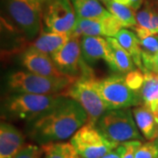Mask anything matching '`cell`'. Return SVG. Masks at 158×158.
<instances>
[{"mask_svg": "<svg viewBox=\"0 0 158 158\" xmlns=\"http://www.w3.org/2000/svg\"><path fill=\"white\" fill-rule=\"evenodd\" d=\"M114 38L128 52V54L131 56L135 64L138 67V69H140L144 72L145 69L141 59V40L136 36L135 33L125 28L121 29L114 36Z\"/></svg>", "mask_w": 158, "mask_h": 158, "instance_id": "cell-16", "label": "cell"}, {"mask_svg": "<svg viewBox=\"0 0 158 158\" xmlns=\"http://www.w3.org/2000/svg\"><path fill=\"white\" fill-rule=\"evenodd\" d=\"M43 150L36 145H27L12 158H40Z\"/></svg>", "mask_w": 158, "mask_h": 158, "instance_id": "cell-26", "label": "cell"}, {"mask_svg": "<svg viewBox=\"0 0 158 158\" xmlns=\"http://www.w3.org/2000/svg\"><path fill=\"white\" fill-rule=\"evenodd\" d=\"M81 48L83 58L87 63H94L103 59L113 70L117 71L113 50L106 38L101 36H83Z\"/></svg>", "mask_w": 158, "mask_h": 158, "instance_id": "cell-12", "label": "cell"}, {"mask_svg": "<svg viewBox=\"0 0 158 158\" xmlns=\"http://www.w3.org/2000/svg\"><path fill=\"white\" fill-rule=\"evenodd\" d=\"M25 137L13 125L2 122L0 126V158H12L24 146Z\"/></svg>", "mask_w": 158, "mask_h": 158, "instance_id": "cell-13", "label": "cell"}, {"mask_svg": "<svg viewBox=\"0 0 158 158\" xmlns=\"http://www.w3.org/2000/svg\"><path fill=\"white\" fill-rule=\"evenodd\" d=\"M87 122L88 115L82 106L64 97L50 111L27 122V134L41 146L67 140Z\"/></svg>", "mask_w": 158, "mask_h": 158, "instance_id": "cell-1", "label": "cell"}, {"mask_svg": "<svg viewBox=\"0 0 158 158\" xmlns=\"http://www.w3.org/2000/svg\"><path fill=\"white\" fill-rule=\"evenodd\" d=\"M114 1L128 6L133 10H139L144 0H114Z\"/></svg>", "mask_w": 158, "mask_h": 158, "instance_id": "cell-29", "label": "cell"}, {"mask_svg": "<svg viewBox=\"0 0 158 158\" xmlns=\"http://www.w3.org/2000/svg\"><path fill=\"white\" fill-rule=\"evenodd\" d=\"M40 0H6V7L12 20L28 39L39 34L42 19Z\"/></svg>", "mask_w": 158, "mask_h": 158, "instance_id": "cell-9", "label": "cell"}, {"mask_svg": "<svg viewBox=\"0 0 158 158\" xmlns=\"http://www.w3.org/2000/svg\"><path fill=\"white\" fill-rule=\"evenodd\" d=\"M21 61L24 67H26L28 71L40 76L57 78L69 76L62 73L58 69L51 56L37 50L32 47L23 54Z\"/></svg>", "mask_w": 158, "mask_h": 158, "instance_id": "cell-11", "label": "cell"}, {"mask_svg": "<svg viewBox=\"0 0 158 158\" xmlns=\"http://www.w3.org/2000/svg\"><path fill=\"white\" fill-rule=\"evenodd\" d=\"M152 72L156 74H158V55L156 60H155V62H154V66H153V70Z\"/></svg>", "mask_w": 158, "mask_h": 158, "instance_id": "cell-32", "label": "cell"}, {"mask_svg": "<svg viewBox=\"0 0 158 158\" xmlns=\"http://www.w3.org/2000/svg\"><path fill=\"white\" fill-rule=\"evenodd\" d=\"M141 50L144 72H152L155 60L158 55V36H148L141 40Z\"/></svg>", "mask_w": 158, "mask_h": 158, "instance_id": "cell-21", "label": "cell"}, {"mask_svg": "<svg viewBox=\"0 0 158 158\" xmlns=\"http://www.w3.org/2000/svg\"><path fill=\"white\" fill-rule=\"evenodd\" d=\"M145 81L140 90V96L144 106H150L152 104L158 102V75L146 71Z\"/></svg>", "mask_w": 158, "mask_h": 158, "instance_id": "cell-22", "label": "cell"}, {"mask_svg": "<svg viewBox=\"0 0 158 158\" xmlns=\"http://www.w3.org/2000/svg\"><path fill=\"white\" fill-rule=\"evenodd\" d=\"M157 75H158V74H157Z\"/></svg>", "mask_w": 158, "mask_h": 158, "instance_id": "cell-37", "label": "cell"}, {"mask_svg": "<svg viewBox=\"0 0 158 158\" xmlns=\"http://www.w3.org/2000/svg\"><path fill=\"white\" fill-rule=\"evenodd\" d=\"M135 158H158V147L155 141L141 144L136 150Z\"/></svg>", "mask_w": 158, "mask_h": 158, "instance_id": "cell-25", "label": "cell"}, {"mask_svg": "<svg viewBox=\"0 0 158 158\" xmlns=\"http://www.w3.org/2000/svg\"><path fill=\"white\" fill-rule=\"evenodd\" d=\"M78 77H48L30 71H16L9 76L8 87L14 93H31L39 95L63 94Z\"/></svg>", "mask_w": 158, "mask_h": 158, "instance_id": "cell-2", "label": "cell"}, {"mask_svg": "<svg viewBox=\"0 0 158 158\" xmlns=\"http://www.w3.org/2000/svg\"><path fill=\"white\" fill-rule=\"evenodd\" d=\"M127 150V146L126 141L119 143L117 147L113 148L112 151L107 153L101 158H122L125 156V154Z\"/></svg>", "mask_w": 158, "mask_h": 158, "instance_id": "cell-27", "label": "cell"}, {"mask_svg": "<svg viewBox=\"0 0 158 158\" xmlns=\"http://www.w3.org/2000/svg\"><path fill=\"white\" fill-rule=\"evenodd\" d=\"M70 36L71 34H69L44 32L33 42L32 48L51 56L59 50L68 41Z\"/></svg>", "mask_w": 158, "mask_h": 158, "instance_id": "cell-15", "label": "cell"}, {"mask_svg": "<svg viewBox=\"0 0 158 158\" xmlns=\"http://www.w3.org/2000/svg\"><path fill=\"white\" fill-rule=\"evenodd\" d=\"M151 27L154 34H158V13L153 11L152 17H151Z\"/></svg>", "mask_w": 158, "mask_h": 158, "instance_id": "cell-30", "label": "cell"}, {"mask_svg": "<svg viewBox=\"0 0 158 158\" xmlns=\"http://www.w3.org/2000/svg\"><path fill=\"white\" fill-rule=\"evenodd\" d=\"M71 2L79 19L99 20L111 14L98 0H71Z\"/></svg>", "mask_w": 158, "mask_h": 158, "instance_id": "cell-17", "label": "cell"}, {"mask_svg": "<svg viewBox=\"0 0 158 158\" xmlns=\"http://www.w3.org/2000/svg\"><path fill=\"white\" fill-rule=\"evenodd\" d=\"M72 34L78 36H104V27L101 19H79Z\"/></svg>", "mask_w": 158, "mask_h": 158, "instance_id": "cell-23", "label": "cell"}, {"mask_svg": "<svg viewBox=\"0 0 158 158\" xmlns=\"http://www.w3.org/2000/svg\"><path fill=\"white\" fill-rule=\"evenodd\" d=\"M96 126L107 139L117 143L142 139L128 108L107 110L98 120Z\"/></svg>", "mask_w": 158, "mask_h": 158, "instance_id": "cell-4", "label": "cell"}, {"mask_svg": "<svg viewBox=\"0 0 158 158\" xmlns=\"http://www.w3.org/2000/svg\"><path fill=\"white\" fill-rule=\"evenodd\" d=\"M148 107H149L151 109V111H152L153 113H154V115H155V117H156V121L158 122V102L154 103V104H152L150 106H148Z\"/></svg>", "mask_w": 158, "mask_h": 158, "instance_id": "cell-31", "label": "cell"}, {"mask_svg": "<svg viewBox=\"0 0 158 158\" xmlns=\"http://www.w3.org/2000/svg\"><path fill=\"white\" fill-rule=\"evenodd\" d=\"M93 78L94 77H80L62 95L78 102L88 115V123L96 125L107 108L94 87Z\"/></svg>", "mask_w": 158, "mask_h": 158, "instance_id": "cell-7", "label": "cell"}, {"mask_svg": "<svg viewBox=\"0 0 158 158\" xmlns=\"http://www.w3.org/2000/svg\"><path fill=\"white\" fill-rule=\"evenodd\" d=\"M127 150L122 158H135L136 150L141 147V142L139 140H133V141H126Z\"/></svg>", "mask_w": 158, "mask_h": 158, "instance_id": "cell-28", "label": "cell"}, {"mask_svg": "<svg viewBox=\"0 0 158 158\" xmlns=\"http://www.w3.org/2000/svg\"><path fill=\"white\" fill-rule=\"evenodd\" d=\"M40 1H41V2L43 3V2H47V1H48V0H40Z\"/></svg>", "mask_w": 158, "mask_h": 158, "instance_id": "cell-34", "label": "cell"}, {"mask_svg": "<svg viewBox=\"0 0 158 158\" xmlns=\"http://www.w3.org/2000/svg\"><path fill=\"white\" fill-rule=\"evenodd\" d=\"M102 2H104V1H106V0H101Z\"/></svg>", "mask_w": 158, "mask_h": 158, "instance_id": "cell-35", "label": "cell"}, {"mask_svg": "<svg viewBox=\"0 0 158 158\" xmlns=\"http://www.w3.org/2000/svg\"><path fill=\"white\" fill-rule=\"evenodd\" d=\"M108 43L112 48L114 58V62L116 66L117 72L128 73L135 69V62L128 52L122 46L114 37H106Z\"/></svg>", "mask_w": 158, "mask_h": 158, "instance_id": "cell-18", "label": "cell"}, {"mask_svg": "<svg viewBox=\"0 0 158 158\" xmlns=\"http://www.w3.org/2000/svg\"><path fill=\"white\" fill-rule=\"evenodd\" d=\"M154 141H156V145H157V147H158V135H157V137L156 138V140H154Z\"/></svg>", "mask_w": 158, "mask_h": 158, "instance_id": "cell-33", "label": "cell"}, {"mask_svg": "<svg viewBox=\"0 0 158 158\" xmlns=\"http://www.w3.org/2000/svg\"><path fill=\"white\" fill-rule=\"evenodd\" d=\"M42 20L47 32L71 34L77 16L71 0H48L42 11Z\"/></svg>", "mask_w": 158, "mask_h": 158, "instance_id": "cell-10", "label": "cell"}, {"mask_svg": "<svg viewBox=\"0 0 158 158\" xmlns=\"http://www.w3.org/2000/svg\"><path fill=\"white\" fill-rule=\"evenodd\" d=\"M80 39V36L71 34L68 41L51 57L62 73L74 77H94L91 69L83 58Z\"/></svg>", "mask_w": 158, "mask_h": 158, "instance_id": "cell-8", "label": "cell"}, {"mask_svg": "<svg viewBox=\"0 0 158 158\" xmlns=\"http://www.w3.org/2000/svg\"><path fill=\"white\" fill-rule=\"evenodd\" d=\"M93 85L107 110L137 106L142 102L140 93L130 89L121 75H113L104 79L94 77Z\"/></svg>", "mask_w": 158, "mask_h": 158, "instance_id": "cell-5", "label": "cell"}, {"mask_svg": "<svg viewBox=\"0 0 158 158\" xmlns=\"http://www.w3.org/2000/svg\"><path fill=\"white\" fill-rule=\"evenodd\" d=\"M44 158H78L76 148L69 142H50L41 145Z\"/></svg>", "mask_w": 158, "mask_h": 158, "instance_id": "cell-20", "label": "cell"}, {"mask_svg": "<svg viewBox=\"0 0 158 158\" xmlns=\"http://www.w3.org/2000/svg\"><path fill=\"white\" fill-rule=\"evenodd\" d=\"M125 81L130 89L140 93V90L145 81V74L140 69H134L127 74L125 77Z\"/></svg>", "mask_w": 158, "mask_h": 158, "instance_id": "cell-24", "label": "cell"}, {"mask_svg": "<svg viewBox=\"0 0 158 158\" xmlns=\"http://www.w3.org/2000/svg\"><path fill=\"white\" fill-rule=\"evenodd\" d=\"M136 125L142 135L148 141H154L158 135V122L151 109L146 106L133 109Z\"/></svg>", "mask_w": 158, "mask_h": 158, "instance_id": "cell-14", "label": "cell"}, {"mask_svg": "<svg viewBox=\"0 0 158 158\" xmlns=\"http://www.w3.org/2000/svg\"><path fill=\"white\" fill-rule=\"evenodd\" d=\"M70 143L82 158H101L119 144L110 141L96 125L88 122L75 133Z\"/></svg>", "mask_w": 158, "mask_h": 158, "instance_id": "cell-6", "label": "cell"}, {"mask_svg": "<svg viewBox=\"0 0 158 158\" xmlns=\"http://www.w3.org/2000/svg\"><path fill=\"white\" fill-rule=\"evenodd\" d=\"M78 158H81V157H78Z\"/></svg>", "mask_w": 158, "mask_h": 158, "instance_id": "cell-36", "label": "cell"}, {"mask_svg": "<svg viewBox=\"0 0 158 158\" xmlns=\"http://www.w3.org/2000/svg\"><path fill=\"white\" fill-rule=\"evenodd\" d=\"M64 97L62 94L14 93L6 98L4 109L10 118L23 119L29 122L50 111Z\"/></svg>", "mask_w": 158, "mask_h": 158, "instance_id": "cell-3", "label": "cell"}, {"mask_svg": "<svg viewBox=\"0 0 158 158\" xmlns=\"http://www.w3.org/2000/svg\"><path fill=\"white\" fill-rule=\"evenodd\" d=\"M103 3L108 11L121 22L124 27L134 28L136 27V15L134 13L133 9L114 0H106Z\"/></svg>", "mask_w": 158, "mask_h": 158, "instance_id": "cell-19", "label": "cell"}]
</instances>
